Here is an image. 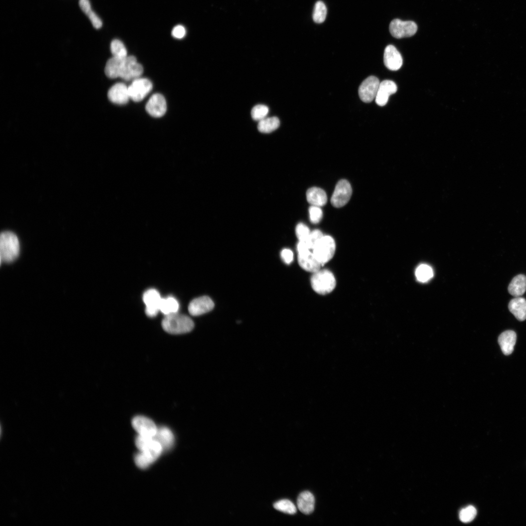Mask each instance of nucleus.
<instances>
[{"label":"nucleus","mask_w":526,"mask_h":526,"mask_svg":"<svg viewBox=\"0 0 526 526\" xmlns=\"http://www.w3.org/2000/svg\"><path fill=\"white\" fill-rule=\"evenodd\" d=\"M135 445L140 452L134 456L136 466L142 469L148 468L160 456L163 449L154 437L138 435L135 439Z\"/></svg>","instance_id":"obj_1"},{"label":"nucleus","mask_w":526,"mask_h":526,"mask_svg":"<svg viewBox=\"0 0 526 526\" xmlns=\"http://www.w3.org/2000/svg\"><path fill=\"white\" fill-rule=\"evenodd\" d=\"M162 326L169 334H181L191 331L194 322L188 316L176 313L166 315L162 320Z\"/></svg>","instance_id":"obj_2"},{"label":"nucleus","mask_w":526,"mask_h":526,"mask_svg":"<svg viewBox=\"0 0 526 526\" xmlns=\"http://www.w3.org/2000/svg\"><path fill=\"white\" fill-rule=\"evenodd\" d=\"M19 253V242L17 236L10 231H4L0 236V262L14 261Z\"/></svg>","instance_id":"obj_3"},{"label":"nucleus","mask_w":526,"mask_h":526,"mask_svg":"<svg viewBox=\"0 0 526 526\" xmlns=\"http://www.w3.org/2000/svg\"><path fill=\"white\" fill-rule=\"evenodd\" d=\"M311 284L315 292L320 295L331 292L336 285V280L333 273L329 270H319L312 275Z\"/></svg>","instance_id":"obj_4"},{"label":"nucleus","mask_w":526,"mask_h":526,"mask_svg":"<svg viewBox=\"0 0 526 526\" xmlns=\"http://www.w3.org/2000/svg\"><path fill=\"white\" fill-rule=\"evenodd\" d=\"M336 243L330 236H323L312 249V252L322 265L328 262L334 256Z\"/></svg>","instance_id":"obj_5"},{"label":"nucleus","mask_w":526,"mask_h":526,"mask_svg":"<svg viewBox=\"0 0 526 526\" xmlns=\"http://www.w3.org/2000/svg\"><path fill=\"white\" fill-rule=\"evenodd\" d=\"M352 193V188L350 183L345 179L339 180L331 198L332 205L336 207H343L350 200Z\"/></svg>","instance_id":"obj_6"},{"label":"nucleus","mask_w":526,"mask_h":526,"mask_svg":"<svg viewBox=\"0 0 526 526\" xmlns=\"http://www.w3.org/2000/svg\"><path fill=\"white\" fill-rule=\"evenodd\" d=\"M152 89V84L148 79L139 77L132 80L128 86L130 99L135 102L142 100Z\"/></svg>","instance_id":"obj_7"},{"label":"nucleus","mask_w":526,"mask_h":526,"mask_svg":"<svg viewBox=\"0 0 526 526\" xmlns=\"http://www.w3.org/2000/svg\"><path fill=\"white\" fill-rule=\"evenodd\" d=\"M416 23L413 21H403L399 19H393L389 25L391 35L396 38L410 37L417 31Z\"/></svg>","instance_id":"obj_8"},{"label":"nucleus","mask_w":526,"mask_h":526,"mask_svg":"<svg viewBox=\"0 0 526 526\" xmlns=\"http://www.w3.org/2000/svg\"><path fill=\"white\" fill-rule=\"evenodd\" d=\"M143 73V66L137 62L134 56H126L124 60L119 77L129 81L140 77Z\"/></svg>","instance_id":"obj_9"},{"label":"nucleus","mask_w":526,"mask_h":526,"mask_svg":"<svg viewBox=\"0 0 526 526\" xmlns=\"http://www.w3.org/2000/svg\"><path fill=\"white\" fill-rule=\"evenodd\" d=\"M380 82L378 78L371 75L366 78L360 85L358 95L365 103H370L375 99Z\"/></svg>","instance_id":"obj_10"},{"label":"nucleus","mask_w":526,"mask_h":526,"mask_svg":"<svg viewBox=\"0 0 526 526\" xmlns=\"http://www.w3.org/2000/svg\"><path fill=\"white\" fill-rule=\"evenodd\" d=\"M134 429L139 435L143 436L154 437L158 430V428L154 422L150 419L141 415L134 417L132 421Z\"/></svg>","instance_id":"obj_11"},{"label":"nucleus","mask_w":526,"mask_h":526,"mask_svg":"<svg viewBox=\"0 0 526 526\" xmlns=\"http://www.w3.org/2000/svg\"><path fill=\"white\" fill-rule=\"evenodd\" d=\"M161 299L159 293L154 289H150L144 292L143 300L146 304L145 313L148 317L157 315L160 311Z\"/></svg>","instance_id":"obj_12"},{"label":"nucleus","mask_w":526,"mask_h":526,"mask_svg":"<svg viewBox=\"0 0 526 526\" xmlns=\"http://www.w3.org/2000/svg\"><path fill=\"white\" fill-rule=\"evenodd\" d=\"M146 110L151 116L160 117L167 111V103L161 94H154L149 99L146 105Z\"/></svg>","instance_id":"obj_13"},{"label":"nucleus","mask_w":526,"mask_h":526,"mask_svg":"<svg viewBox=\"0 0 526 526\" xmlns=\"http://www.w3.org/2000/svg\"><path fill=\"white\" fill-rule=\"evenodd\" d=\"M108 97L113 103L119 105L126 104L130 99L128 87L123 83H117L108 91Z\"/></svg>","instance_id":"obj_14"},{"label":"nucleus","mask_w":526,"mask_h":526,"mask_svg":"<svg viewBox=\"0 0 526 526\" xmlns=\"http://www.w3.org/2000/svg\"><path fill=\"white\" fill-rule=\"evenodd\" d=\"M213 307L214 302L209 297L202 296L193 299L189 303L188 310L190 315L196 316L211 311Z\"/></svg>","instance_id":"obj_15"},{"label":"nucleus","mask_w":526,"mask_h":526,"mask_svg":"<svg viewBox=\"0 0 526 526\" xmlns=\"http://www.w3.org/2000/svg\"><path fill=\"white\" fill-rule=\"evenodd\" d=\"M383 60L385 66L389 70L392 71L399 70L403 63V59L400 53L392 45H389L385 48Z\"/></svg>","instance_id":"obj_16"},{"label":"nucleus","mask_w":526,"mask_h":526,"mask_svg":"<svg viewBox=\"0 0 526 526\" xmlns=\"http://www.w3.org/2000/svg\"><path fill=\"white\" fill-rule=\"evenodd\" d=\"M397 88L396 84L390 80H384L380 82L375 98L376 103L380 106L385 105L391 94L395 93Z\"/></svg>","instance_id":"obj_17"},{"label":"nucleus","mask_w":526,"mask_h":526,"mask_svg":"<svg viewBox=\"0 0 526 526\" xmlns=\"http://www.w3.org/2000/svg\"><path fill=\"white\" fill-rule=\"evenodd\" d=\"M298 261L303 269L313 273L320 270L322 265L310 250L298 254Z\"/></svg>","instance_id":"obj_18"},{"label":"nucleus","mask_w":526,"mask_h":526,"mask_svg":"<svg viewBox=\"0 0 526 526\" xmlns=\"http://www.w3.org/2000/svg\"><path fill=\"white\" fill-rule=\"evenodd\" d=\"M516 341V334L512 330L506 331L500 334L498 342L502 352L505 355L511 354L514 350Z\"/></svg>","instance_id":"obj_19"},{"label":"nucleus","mask_w":526,"mask_h":526,"mask_svg":"<svg viewBox=\"0 0 526 526\" xmlns=\"http://www.w3.org/2000/svg\"><path fill=\"white\" fill-rule=\"evenodd\" d=\"M297 504L298 508L302 513L310 514L314 510V496L308 491L302 492L298 497Z\"/></svg>","instance_id":"obj_20"},{"label":"nucleus","mask_w":526,"mask_h":526,"mask_svg":"<svg viewBox=\"0 0 526 526\" xmlns=\"http://www.w3.org/2000/svg\"><path fill=\"white\" fill-rule=\"evenodd\" d=\"M510 312L520 321L526 319V300L517 297L512 299L508 306Z\"/></svg>","instance_id":"obj_21"},{"label":"nucleus","mask_w":526,"mask_h":526,"mask_svg":"<svg viewBox=\"0 0 526 526\" xmlns=\"http://www.w3.org/2000/svg\"><path fill=\"white\" fill-rule=\"evenodd\" d=\"M306 199L311 206L319 207L325 205L327 200L325 191L317 187H312L307 190Z\"/></svg>","instance_id":"obj_22"},{"label":"nucleus","mask_w":526,"mask_h":526,"mask_svg":"<svg viewBox=\"0 0 526 526\" xmlns=\"http://www.w3.org/2000/svg\"><path fill=\"white\" fill-rule=\"evenodd\" d=\"M154 438L158 441L163 449L169 450L172 447L174 442V437L171 431L166 427L158 428L157 432Z\"/></svg>","instance_id":"obj_23"},{"label":"nucleus","mask_w":526,"mask_h":526,"mask_svg":"<svg viewBox=\"0 0 526 526\" xmlns=\"http://www.w3.org/2000/svg\"><path fill=\"white\" fill-rule=\"evenodd\" d=\"M526 290V276L519 274L514 277L508 286L510 294L517 297L523 295Z\"/></svg>","instance_id":"obj_24"},{"label":"nucleus","mask_w":526,"mask_h":526,"mask_svg":"<svg viewBox=\"0 0 526 526\" xmlns=\"http://www.w3.org/2000/svg\"><path fill=\"white\" fill-rule=\"evenodd\" d=\"M125 57L120 58L113 56L107 61L105 68V73L107 76L111 78L119 77L121 70Z\"/></svg>","instance_id":"obj_25"},{"label":"nucleus","mask_w":526,"mask_h":526,"mask_svg":"<svg viewBox=\"0 0 526 526\" xmlns=\"http://www.w3.org/2000/svg\"><path fill=\"white\" fill-rule=\"evenodd\" d=\"M79 5L81 10L90 20L94 27L97 29L100 28L102 25V22L98 16L92 10L89 0H79Z\"/></svg>","instance_id":"obj_26"},{"label":"nucleus","mask_w":526,"mask_h":526,"mask_svg":"<svg viewBox=\"0 0 526 526\" xmlns=\"http://www.w3.org/2000/svg\"><path fill=\"white\" fill-rule=\"evenodd\" d=\"M280 120L277 117H265L259 121L258 130L263 133H270L279 127Z\"/></svg>","instance_id":"obj_27"},{"label":"nucleus","mask_w":526,"mask_h":526,"mask_svg":"<svg viewBox=\"0 0 526 526\" xmlns=\"http://www.w3.org/2000/svg\"><path fill=\"white\" fill-rule=\"evenodd\" d=\"M179 303L174 298L169 297L162 298L160 304V311L164 315H168L177 313Z\"/></svg>","instance_id":"obj_28"},{"label":"nucleus","mask_w":526,"mask_h":526,"mask_svg":"<svg viewBox=\"0 0 526 526\" xmlns=\"http://www.w3.org/2000/svg\"><path fill=\"white\" fill-rule=\"evenodd\" d=\"M415 274L418 281L425 282L433 277V272L431 266L427 264H422L417 267Z\"/></svg>","instance_id":"obj_29"},{"label":"nucleus","mask_w":526,"mask_h":526,"mask_svg":"<svg viewBox=\"0 0 526 526\" xmlns=\"http://www.w3.org/2000/svg\"><path fill=\"white\" fill-rule=\"evenodd\" d=\"M326 15L327 8L325 4L322 1H318L314 7L313 20L317 23H321L325 20Z\"/></svg>","instance_id":"obj_30"},{"label":"nucleus","mask_w":526,"mask_h":526,"mask_svg":"<svg viewBox=\"0 0 526 526\" xmlns=\"http://www.w3.org/2000/svg\"><path fill=\"white\" fill-rule=\"evenodd\" d=\"M273 507L276 510L286 514H294L297 512L295 505L287 499L281 500L275 502Z\"/></svg>","instance_id":"obj_31"},{"label":"nucleus","mask_w":526,"mask_h":526,"mask_svg":"<svg viewBox=\"0 0 526 526\" xmlns=\"http://www.w3.org/2000/svg\"><path fill=\"white\" fill-rule=\"evenodd\" d=\"M110 50L113 56L124 58L127 56L126 48L120 40L115 39L112 40L110 44Z\"/></svg>","instance_id":"obj_32"},{"label":"nucleus","mask_w":526,"mask_h":526,"mask_svg":"<svg viewBox=\"0 0 526 526\" xmlns=\"http://www.w3.org/2000/svg\"><path fill=\"white\" fill-rule=\"evenodd\" d=\"M476 513V508L472 506H469L460 510L459 519L463 523H469L474 519Z\"/></svg>","instance_id":"obj_33"},{"label":"nucleus","mask_w":526,"mask_h":526,"mask_svg":"<svg viewBox=\"0 0 526 526\" xmlns=\"http://www.w3.org/2000/svg\"><path fill=\"white\" fill-rule=\"evenodd\" d=\"M268 112L267 106L264 105H257L252 108L251 114L254 120L259 121L266 117Z\"/></svg>","instance_id":"obj_34"},{"label":"nucleus","mask_w":526,"mask_h":526,"mask_svg":"<svg viewBox=\"0 0 526 526\" xmlns=\"http://www.w3.org/2000/svg\"><path fill=\"white\" fill-rule=\"evenodd\" d=\"M323 236L319 230L315 229L310 232L308 239L304 241L306 242L309 249L312 250Z\"/></svg>","instance_id":"obj_35"},{"label":"nucleus","mask_w":526,"mask_h":526,"mask_svg":"<svg viewBox=\"0 0 526 526\" xmlns=\"http://www.w3.org/2000/svg\"><path fill=\"white\" fill-rule=\"evenodd\" d=\"M310 232L309 227L303 223H299L296 226V234L299 241H306Z\"/></svg>","instance_id":"obj_36"},{"label":"nucleus","mask_w":526,"mask_h":526,"mask_svg":"<svg viewBox=\"0 0 526 526\" xmlns=\"http://www.w3.org/2000/svg\"><path fill=\"white\" fill-rule=\"evenodd\" d=\"M309 218L311 223L317 224L321 220L323 213L319 207L311 206L309 208Z\"/></svg>","instance_id":"obj_37"},{"label":"nucleus","mask_w":526,"mask_h":526,"mask_svg":"<svg viewBox=\"0 0 526 526\" xmlns=\"http://www.w3.org/2000/svg\"><path fill=\"white\" fill-rule=\"evenodd\" d=\"M187 34L185 27L182 25H177L174 26L171 31L172 36L177 39L184 38Z\"/></svg>","instance_id":"obj_38"},{"label":"nucleus","mask_w":526,"mask_h":526,"mask_svg":"<svg viewBox=\"0 0 526 526\" xmlns=\"http://www.w3.org/2000/svg\"><path fill=\"white\" fill-rule=\"evenodd\" d=\"M281 257L282 261L288 264L293 260V253L290 249L284 248L281 252Z\"/></svg>","instance_id":"obj_39"}]
</instances>
